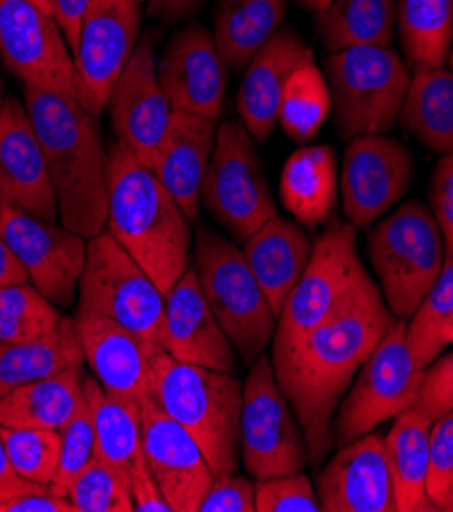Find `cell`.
I'll return each instance as SVG.
<instances>
[{
    "mask_svg": "<svg viewBox=\"0 0 453 512\" xmlns=\"http://www.w3.org/2000/svg\"><path fill=\"white\" fill-rule=\"evenodd\" d=\"M392 315L376 282L354 302L272 360L278 384L305 431L311 462L331 447V423L341 398L384 335Z\"/></svg>",
    "mask_w": 453,
    "mask_h": 512,
    "instance_id": "obj_1",
    "label": "cell"
},
{
    "mask_svg": "<svg viewBox=\"0 0 453 512\" xmlns=\"http://www.w3.org/2000/svg\"><path fill=\"white\" fill-rule=\"evenodd\" d=\"M25 109L52 178L60 221L90 239L107 227L109 151L94 117L68 94L23 86Z\"/></svg>",
    "mask_w": 453,
    "mask_h": 512,
    "instance_id": "obj_2",
    "label": "cell"
},
{
    "mask_svg": "<svg viewBox=\"0 0 453 512\" xmlns=\"http://www.w3.org/2000/svg\"><path fill=\"white\" fill-rule=\"evenodd\" d=\"M107 231L166 296L190 264L192 231L180 204L133 151L109 147Z\"/></svg>",
    "mask_w": 453,
    "mask_h": 512,
    "instance_id": "obj_3",
    "label": "cell"
},
{
    "mask_svg": "<svg viewBox=\"0 0 453 512\" xmlns=\"http://www.w3.org/2000/svg\"><path fill=\"white\" fill-rule=\"evenodd\" d=\"M151 366V394L203 449L213 474L237 472L243 408V382L237 374L178 362L164 349L154 351Z\"/></svg>",
    "mask_w": 453,
    "mask_h": 512,
    "instance_id": "obj_4",
    "label": "cell"
},
{
    "mask_svg": "<svg viewBox=\"0 0 453 512\" xmlns=\"http://www.w3.org/2000/svg\"><path fill=\"white\" fill-rule=\"evenodd\" d=\"M356 235L354 225L331 219L313 243L311 260L278 315L272 360L337 317L374 282L360 260Z\"/></svg>",
    "mask_w": 453,
    "mask_h": 512,
    "instance_id": "obj_5",
    "label": "cell"
},
{
    "mask_svg": "<svg viewBox=\"0 0 453 512\" xmlns=\"http://www.w3.org/2000/svg\"><path fill=\"white\" fill-rule=\"evenodd\" d=\"M194 270L219 325L245 366L272 343L278 317L243 249L207 225L194 233Z\"/></svg>",
    "mask_w": 453,
    "mask_h": 512,
    "instance_id": "obj_6",
    "label": "cell"
},
{
    "mask_svg": "<svg viewBox=\"0 0 453 512\" xmlns=\"http://www.w3.org/2000/svg\"><path fill=\"white\" fill-rule=\"evenodd\" d=\"M368 253L390 315L409 321L447 260L431 209L419 200L402 202L370 227Z\"/></svg>",
    "mask_w": 453,
    "mask_h": 512,
    "instance_id": "obj_7",
    "label": "cell"
},
{
    "mask_svg": "<svg viewBox=\"0 0 453 512\" xmlns=\"http://www.w3.org/2000/svg\"><path fill=\"white\" fill-rule=\"evenodd\" d=\"M78 315L115 321L149 347L164 349L166 296L109 231L88 239Z\"/></svg>",
    "mask_w": 453,
    "mask_h": 512,
    "instance_id": "obj_8",
    "label": "cell"
},
{
    "mask_svg": "<svg viewBox=\"0 0 453 512\" xmlns=\"http://www.w3.org/2000/svg\"><path fill=\"white\" fill-rule=\"evenodd\" d=\"M325 72L341 139L392 131L413 78L411 68L392 47L366 45L333 51Z\"/></svg>",
    "mask_w": 453,
    "mask_h": 512,
    "instance_id": "obj_9",
    "label": "cell"
},
{
    "mask_svg": "<svg viewBox=\"0 0 453 512\" xmlns=\"http://www.w3.org/2000/svg\"><path fill=\"white\" fill-rule=\"evenodd\" d=\"M423 372L407 339V321L392 317L337 406L331 441L341 447L405 413L417 400Z\"/></svg>",
    "mask_w": 453,
    "mask_h": 512,
    "instance_id": "obj_10",
    "label": "cell"
},
{
    "mask_svg": "<svg viewBox=\"0 0 453 512\" xmlns=\"http://www.w3.org/2000/svg\"><path fill=\"white\" fill-rule=\"evenodd\" d=\"M200 200L241 243L278 215L256 139L241 121L219 127Z\"/></svg>",
    "mask_w": 453,
    "mask_h": 512,
    "instance_id": "obj_11",
    "label": "cell"
},
{
    "mask_svg": "<svg viewBox=\"0 0 453 512\" xmlns=\"http://www.w3.org/2000/svg\"><path fill=\"white\" fill-rule=\"evenodd\" d=\"M241 459L256 480L300 472L311 462L305 431L266 353L249 366L243 382Z\"/></svg>",
    "mask_w": 453,
    "mask_h": 512,
    "instance_id": "obj_12",
    "label": "cell"
},
{
    "mask_svg": "<svg viewBox=\"0 0 453 512\" xmlns=\"http://www.w3.org/2000/svg\"><path fill=\"white\" fill-rule=\"evenodd\" d=\"M141 0H90L84 15L74 68L80 105L100 117L139 43Z\"/></svg>",
    "mask_w": 453,
    "mask_h": 512,
    "instance_id": "obj_13",
    "label": "cell"
},
{
    "mask_svg": "<svg viewBox=\"0 0 453 512\" xmlns=\"http://www.w3.org/2000/svg\"><path fill=\"white\" fill-rule=\"evenodd\" d=\"M415 174L407 145L388 135L347 141L341 170L343 215L358 231L370 229L405 198Z\"/></svg>",
    "mask_w": 453,
    "mask_h": 512,
    "instance_id": "obj_14",
    "label": "cell"
},
{
    "mask_svg": "<svg viewBox=\"0 0 453 512\" xmlns=\"http://www.w3.org/2000/svg\"><path fill=\"white\" fill-rule=\"evenodd\" d=\"M0 56L23 86L78 98L74 56L60 27L29 0H0Z\"/></svg>",
    "mask_w": 453,
    "mask_h": 512,
    "instance_id": "obj_15",
    "label": "cell"
},
{
    "mask_svg": "<svg viewBox=\"0 0 453 512\" xmlns=\"http://www.w3.org/2000/svg\"><path fill=\"white\" fill-rule=\"evenodd\" d=\"M0 237L43 296L60 306L74 302L86 266V237L56 225V221L31 217L5 202H0Z\"/></svg>",
    "mask_w": 453,
    "mask_h": 512,
    "instance_id": "obj_16",
    "label": "cell"
},
{
    "mask_svg": "<svg viewBox=\"0 0 453 512\" xmlns=\"http://www.w3.org/2000/svg\"><path fill=\"white\" fill-rule=\"evenodd\" d=\"M139 411L147 466L170 510L198 512L215 476L203 449L164 411L154 394L139 400Z\"/></svg>",
    "mask_w": 453,
    "mask_h": 512,
    "instance_id": "obj_17",
    "label": "cell"
},
{
    "mask_svg": "<svg viewBox=\"0 0 453 512\" xmlns=\"http://www.w3.org/2000/svg\"><path fill=\"white\" fill-rule=\"evenodd\" d=\"M107 107L117 141L127 145L141 164L154 168L172 107L158 80L156 39L151 35L137 43Z\"/></svg>",
    "mask_w": 453,
    "mask_h": 512,
    "instance_id": "obj_18",
    "label": "cell"
},
{
    "mask_svg": "<svg viewBox=\"0 0 453 512\" xmlns=\"http://www.w3.org/2000/svg\"><path fill=\"white\" fill-rule=\"evenodd\" d=\"M84 392L94 415L98 457L125 474L135 510L172 512L147 466L139 402L107 392L96 378L88 376L84 380Z\"/></svg>",
    "mask_w": 453,
    "mask_h": 512,
    "instance_id": "obj_19",
    "label": "cell"
},
{
    "mask_svg": "<svg viewBox=\"0 0 453 512\" xmlns=\"http://www.w3.org/2000/svg\"><path fill=\"white\" fill-rule=\"evenodd\" d=\"M158 80L172 111L219 119L227 72L207 27L192 23L168 41L158 62Z\"/></svg>",
    "mask_w": 453,
    "mask_h": 512,
    "instance_id": "obj_20",
    "label": "cell"
},
{
    "mask_svg": "<svg viewBox=\"0 0 453 512\" xmlns=\"http://www.w3.org/2000/svg\"><path fill=\"white\" fill-rule=\"evenodd\" d=\"M0 202L45 221L60 217L41 143L21 100L7 96L0 115Z\"/></svg>",
    "mask_w": 453,
    "mask_h": 512,
    "instance_id": "obj_21",
    "label": "cell"
},
{
    "mask_svg": "<svg viewBox=\"0 0 453 512\" xmlns=\"http://www.w3.org/2000/svg\"><path fill=\"white\" fill-rule=\"evenodd\" d=\"M162 347L178 362L227 374L239 370V355L211 311L194 268L166 294Z\"/></svg>",
    "mask_w": 453,
    "mask_h": 512,
    "instance_id": "obj_22",
    "label": "cell"
},
{
    "mask_svg": "<svg viewBox=\"0 0 453 512\" xmlns=\"http://www.w3.org/2000/svg\"><path fill=\"white\" fill-rule=\"evenodd\" d=\"M325 512H396L384 437L366 433L339 447L317 480Z\"/></svg>",
    "mask_w": 453,
    "mask_h": 512,
    "instance_id": "obj_23",
    "label": "cell"
},
{
    "mask_svg": "<svg viewBox=\"0 0 453 512\" xmlns=\"http://www.w3.org/2000/svg\"><path fill=\"white\" fill-rule=\"evenodd\" d=\"M313 60L315 51L288 27H280L251 58L237 92V113L256 143H266L278 123L288 78L302 64Z\"/></svg>",
    "mask_w": 453,
    "mask_h": 512,
    "instance_id": "obj_24",
    "label": "cell"
},
{
    "mask_svg": "<svg viewBox=\"0 0 453 512\" xmlns=\"http://www.w3.org/2000/svg\"><path fill=\"white\" fill-rule=\"evenodd\" d=\"M82 349L94 378L107 392L139 402L154 388L149 347L137 335L103 317H76Z\"/></svg>",
    "mask_w": 453,
    "mask_h": 512,
    "instance_id": "obj_25",
    "label": "cell"
},
{
    "mask_svg": "<svg viewBox=\"0 0 453 512\" xmlns=\"http://www.w3.org/2000/svg\"><path fill=\"white\" fill-rule=\"evenodd\" d=\"M217 119L172 111L154 162L156 176L180 204L188 221L203 209V182L217 141Z\"/></svg>",
    "mask_w": 453,
    "mask_h": 512,
    "instance_id": "obj_26",
    "label": "cell"
},
{
    "mask_svg": "<svg viewBox=\"0 0 453 512\" xmlns=\"http://www.w3.org/2000/svg\"><path fill=\"white\" fill-rule=\"evenodd\" d=\"M243 243L245 260L278 317L311 260L313 241L300 225L276 215Z\"/></svg>",
    "mask_w": 453,
    "mask_h": 512,
    "instance_id": "obj_27",
    "label": "cell"
},
{
    "mask_svg": "<svg viewBox=\"0 0 453 512\" xmlns=\"http://www.w3.org/2000/svg\"><path fill=\"white\" fill-rule=\"evenodd\" d=\"M280 200L302 227L331 219L337 200V158L331 145H302L286 160Z\"/></svg>",
    "mask_w": 453,
    "mask_h": 512,
    "instance_id": "obj_28",
    "label": "cell"
},
{
    "mask_svg": "<svg viewBox=\"0 0 453 512\" xmlns=\"http://www.w3.org/2000/svg\"><path fill=\"white\" fill-rule=\"evenodd\" d=\"M431 419L407 408L384 437L396 512L437 510L427 494Z\"/></svg>",
    "mask_w": 453,
    "mask_h": 512,
    "instance_id": "obj_29",
    "label": "cell"
},
{
    "mask_svg": "<svg viewBox=\"0 0 453 512\" xmlns=\"http://www.w3.org/2000/svg\"><path fill=\"white\" fill-rule=\"evenodd\" d=\"M86 362L76 319L62 323L43 337L29 341H0V396L17 386L82 368Z\"/></svg>",
    "mask_w": 453,
    "mask_h": 512,
    "instance_id": "obj_30",
    "label": "cell"
},
{
    "mask_svg": "<svg viewBox=\"0 0 453 512\" xmlns=\"http://www.w3.org/2000/svg\"><path fill=\"white\" fill-rule=\"evenodd\" d=\"M82 368L35 380L0 396V427L62 429L84 400Z\"/></svg>",
    "mask_w": 453,
    "mask_h": 512,
    "instance_id": "obj_31",
    "label": "cell"
},
{
    "mask_svg": "<svg viewBox=\"0 0 453 512\" xmlns=\"http://www.w3.org/2000/svg\"><path fill=\"white\" fill-rule=\"evenodd\" d=\"M288 0H219L215 43L225 68L241 72L282 27Z\"/></svg>",
    "mask_w": 453,
    "mask_h": 512,
    "instance_id": "obj_32",
    "label": "cell"
},
{
    "mask_svg": "<svg viewBox=\"0 0 453 512\" xmlns=\"http://www.w3.org/2000/svg\"><path fill=\"white\" fill-rule=\"evenodd\" d=\"M398 121L437 156L453 153V74L447 66L413 70Z\"/></svg>",
    "mask_w": 453,
    "mask_h": 512,
    "instance_id": "obj_33",
    "label": "cell"
},
{
    "mask_svg": "<svg viewBox=\"0 0 453 512\" xmlns=\"http://www.w3.org/2000/svg\"><path fill=\"white\" fill-rule=\"evenodd\" d=\"M394 31L396 0H333L317 19L319 39L329 54L366 45L390 47Z\"/></svg>",
    "mask_w": 453,
    "mask_h": 512,
    "instance_id": "obj_34",
    "label": "cell"
},
{
    "mask_svg": "<svg viewBox=\"0 0 453 512\" xmlns=\"http://www.w3.org/2000/svg\"><path fill=\"white\" fill-rule=\"evenodd\" d=\"M396 27L413 70L447 66L453 43V0H396Z\"/></svg>",
    "mask_w": 453,
    "mask_h": 512,
    "instance_id": "obj_35",
    "label": "cell"
},
{
    "mask_svg": "<svg viewBox=\"0 0 453 512\" xmlns=\"http://www.w3.org/2000/svg\"><path fill=\"white\" fill-rule=\"evenodd\" d=\"M333 107L329 82L315 60L302 64L282 92L278 123L288 139L309 143L317 137Z\"/></svg>",
    "mask_w": 453,
    "mask_h": 512,
    "instance_id": "obj_36",
    "label": "cell"
},
{
    "mask_svg": "<svg viewBox=\"0 0 453 512\" xmlns=\"http://www.w3.org/2000/svg\"><path fill=\"white\" fill-rule=\"evenodd\" d=\"M453 315V255L407 323V339L419 368L433 364L445 349L443 327Z\"/></svg>",
    "mask_w": 453,
    "mask_h": 512,
    "instance_id": "obj_37",
    "label": "cell"
},
{
    "mask_svg": "<svg viewBox=\"0 0 453 512\" xmlns=\"http://www.w3.org/2000/svg\"><path fill=\"white\" fill-rule=\"evenodd\" d=\"M56 304L33 284L0 288V341H29L52 333L62 323Z\"/></svg>",
    "mask_w": 453,
    "mask_h": 512,
    "instance_id": "obj_38",
    "label": "cell"
},
{
    "mask_svg": "<svg viewBox=\"0 0 453 512\" xmlns=\"http://www.w3.org/2000/svg\"><path fill=\"white\" fill-rule=\"evenodd\" d=\"M0 439L15 472L41 486H49L60 468L62 437L58 429L0 427Z\"/></svg>",
    "mask_w": 453,
    "mask_h": 512,
    "instance_id": "obj_39",
    "label": "cell"
},
{
    "mask_svg": "<svg viewBox=\"0 0 453 512\" xmlns=\"http://www.w3.org/2000/svg\"><path fill=\"white\" fill-rule=\"evenodd\" d=\"M70 502L78 512H133L135 502L129 480L123 472L109 466L103 459L80 472L68 490Z\"/></svg>",
    "mask_w": 453,
    "mask_h": 512,
    "instance_id": "obj_40",
    "label": "cell"
},
{
    "mask_svg": "<svg viewBox=\"0 0 453 512\" xmlns=\"http://www.w3.org/2000/svg\"><path fill=\"white\" fill-rule=\"evenodd\" d=\"M62 437V453H60V468L56 478L49 484L56 494L68 498V490L72 482L86 470L94 459H98V443H96V425L92 408L88 404L86 392L74 417L60 429Z\"/></svg>",
    "mask_w": 453,
    "mask_h": 512,
    "instance_id": "obj_41",
    "label": "cell"
},
{
    "mask_svg": "<svg viewBox=\"0 0 453 512\" xmlns=\"http://www.w3.org/2000/svg\"><path fill=\"white\" fill-rule=\"evenodd\" d=\"M321 504L305 472H290L256 484V512H319Z\"/></svg>",
    "mask_w": 453,
    "mask_h": 512,
    "instance_id": "obj_42",
    "label": "cell"
},
{
    "mask_svg": "<svg viewBox=\"0 0 453 512\" xmlns=\"http://www.w3.org/2000/svg\"><path fill=\"white\" fill-rule=\"evenodd\" d=\"M453 490V411L437 417L429 433V472L427 494L439 510Z\"/></svg>",
    "mask_w": 453,
    "mask_h": 512,
    "instance_id": "obj_43",
    "label": "cell"
},
{
    "mask_svg": "<svg viewBox=\"0 0 453 512\" xmlns=\"http://www.w3.org/2000/svg\"><path fill=\"white\" fill-rule=\"evenodd\" d=\"M411 408L431 421L453 411V351L437 357L425 368L417 400Z\"/></svg>",
    "mask_w": 453,
    "mask_h": 512,
    "instance_id": "obj_44",
    "label": "cell"
},
{
    "mask_svg": "<svg viewBox=\"0 0 453 512\" xmlns=\"http://www.w3.org/2000/svg\"><path fill=\"white\" fill-rule=\"evenodd\" d=\"M198 512H256V486L235 472L213 476Z\"/></svg>",
    "mask_w": 453,
    "mask_h": 512,
    "instance_id": "obj_45",
    "label": "cell"
},
{
    "mask_svg": "<svg viewBox=\"0 0 453 512\" xmlns=\"http://www.w3.org/2000/svg\"><path fill=\"white\" fill-rule=\"evenodd\" d=\"M431 213L443 233L447 260L453 255V153L441 156L429 178Z\"/></svg>",
    "mask_w": 453,
    "mask_h": 512,
    "instance_id": "obj_46",
    "label": "cell"
},
{
    "mask_svg": "<svg viewBox=\"0 0 453 512\" xmlns=\"http://www.w3.org/2000/svg\"><path fill=\"white\" fill-rule=\"evenodd\" d=\"M0 512H78L70 498L56 494L49 486H35L5 502Z\"/></svg>",
    "mask_w": 453,
    "mask_h": 512,
    "instance_id": "obj_47",
    "label": "cell"
},
{
    "mask_svg": "<svg viewBox=\"0 0 453 512\" xmlns=\"http://www.w3.org/2000/svg\"><path fill=\"white\" fill-rule=\"evenodd\" d=\"M90 0H52V17L58 23L72 56L78 45L80 27L84 21V15L88 11Z\"/></svg>",
    "mask_w": 453,
    "mask_h": 512,
    "instance_id": "obj_48",
    "label": "cell"
},
{
    "mask_svg": "<svg viewBox=\"0 0 453 512\" xmlns=\"http://www.w3.org/2000/svg\"><path fill=\"white\" fill-rule=\"evenodd\" d=\"M203 3L205 0H147V15L166 23H176L198 13Z\"/></svg>",
    "mask_w": 453,
    "mask_h": 512,
    "instance_id": "obj_49",
    "label": "cell"
},
{
    "mask_svg": "<svg viewBox=\"0 0 453 512\" xmlns=\"http://www.w3.org/2000/svg\"><path fill=\"white\" fill-rule=\"evenodd\" d=\"M35 486H41V484H33L15 472L11 459L7 455V449L3 445V439H0V502H5Z\"/></svg>",
    "mask_w": 453,
    "mask_h": 512,
    "instance_id": "obj_50",
    "label": "cell"
},
{
    "mask_svg": "<svg viewBox=\"0 0 453 512\" xmlns=\"http://www.w3.org/2000/svg\"><path fill=\"white\" fill-rule=\"evenodd\" d=\"M27 282H29V276L25 266L11 251L7 241L0 237V288L11 286V284H27Z\"/></svg>",
    "mask_w": 453,
    "mask_h": 512,
    "instance_id": "obj_51",
    "label": "cell"
},
{
    "mask_svg": "<svg viewBox=\"0 0 453 512\" xmlns=\"http://www.w3.org/2000/svg\"><path fill=\"white\" fill-rule=\"evenodd\" d=\"M294 3L298 5V7H302V9H307V11H315V13H323L333 0H294Z\"/></svg>",
    "mask_w": 453,
    "mask_h": 512,
    "instance_id": "obj_52",
    "label": "cell"
},
{
    "mask_svg": "<svg viewBox=\"0 0 453 512\" xmlns=\"http://www.w3.org/2000/svg\"><path fill=\"white\" fill-rule=\"evenodd\" d=\"M443 343L453 345V315L447 319V323L443 327Z\"/></svg>",
    "mask_w": 453,
    "mask_h": 512,
    "instance_id": "obj_53",
    "label": "cell"
},
{
    "mask_svg": "<svg viewBox=\"0 0 453 512\" xmlns=\"http://www.w3.org/2000/svg\"><path fill=\"white\" fill-rule=\"evenodd\" d=\"M29 3H33L37 9H41L43 13L52 15V0H29Z\"/></svg>",
    "mask_w": 453,
    "mask_h": 512,
    "instance_id": "obj_54",
    "label": "cell"
},
{
    "mask_svg": "<svg viewBox=\"0 0 453 512\" xmlns=\"http://www.w3.org/2000/svg\"><path fill=\"white\" fill-rule=\"evenodd\" d=\"M439 510H443V512H453V490H451V492H449V496L441 502Z\"/></svg>",
    "mask_w": 453,
    "mask_h": 512,
    "instance_id": "obj_55",
    "label": "cell"
},
{
    "mask_svg": "<svg viewBox=\"0 0 453 512\" xmlns=\"http://www.w3.org/2000/svg\"><path fill=\"white\" fill-rule=\"evenodd\" d=\"M5 96H3V80H0V115H3V109H5Z\"/></svg>",
    "mask_w": 453,
    "mask_h": 512,
    "instance_id": "obj_56",
    "label": "cell"
},
{
    "mask_svg": "<svg viewBox=\"0 0 453 512\" xmlns=\"http://www.w3.org/2000/svg\"><path fill=\"white\" fill-rule=\"evenodd\" d=\"M447 64H449V70H451V74H453V43H451V49H449V60H447Z\"/></svg>",
    "mask_w": 453,
    "mask_h": 512,
    "instance_id": "obj_57",
    "label": "cell"
},
{
    "mask_svg": "<svg viewBox=\"0 0 453 512\" xmlns=\"http://www.w3.org/2000/svg\"><path fill=\"white\" fill-rule=\"evenodd\" d=\"M141 3H147V0H141Z\"/></svg>",
    "mask_w": 453,
    "mask_h": 512,
    "instance_id": "obj_58",
    "label": "cell"
}]
</instances>
